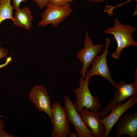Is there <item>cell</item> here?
Here are the masks:
<instances>
[{
    "mask_svg": "<svg viewBox=\"0 0 137 137\" xmlns=\"http://www.w3.org/2000/svg\"><path fill=\"white\" fill-rule=\"evenodd\" d=\"M52 119L53 126L51 134L53 137H66L71 132L68 119L64 108L59 101H56L51 106Z\"/></svg>",
    "mask_w": 137,
    "mask_h": 137,
    "instance_id": "obj_5",
    "label": "cell"
},
{
    "mask_svg": "<svg viewBox=\"0 0 137 137\" xmlns=\"http://www.w3.org/2000/svg\"><path fill=\"white\" fill-rule=\"evenodd\" d=\"M84 38V47L76 54V57L82 63L80 73L84 79L88 67L95 58L101 52L104 46L101 44L94 45L88 31L85 32Z\"/></svg>",
    "mask_w": 137,
    "mask_h": 137,
    "instance_id": "obj_7",
    "label": "cell"
},
{
    "mask_svg": "<svg viewBox=\"0 0 137 137\" xmlns=\"http://www.w3.org/2000/svg\"><path fill=\"white\" fill-rule=\"evenodd\" d=\"M129 99L123 104L113 109L106 117L101 119V123L106 129L105 137H107L119 118L127 110L134 106L137 103V95L130 97Z\"/></svg>",
    "mask_w": 137,
    "mask_h": 137,
    "instance_id": "obj_10",
    "label": "cell"
},
{
    "mask_svg": "<svg viewBox=\"0 0 137 137\" xmlns=\"http://www.w3.org/2000/svg\"><path fill=\"white\" fill-rule=\"evenodd\" d=\"M14 24L26 30L30 29L32 26L33 19L31 11L27 7L15 10L13 16Z\"/></svg>",
    "mask_w": 137,
    "mask_h": 137,
    "instance_id": "obj_13",
    "label": "cell"
},
{
    "mask_svg": "<svg viewBox=\"0 0 137 137\" xmlns=\"http://www.w3.org/2000/svg\"><path fill=\"white\" fill-rule=\"evenodd\" d=\"M46 7L41 14V20L38 23L39 26L45 27L51 24L56 27L73 11L69 4L60 6L49 2Z\"/></svg>",
    "mask_w": 137,
    "mask_h": 137,
    "instance_id": "obj_4",
    "label": "cell"
},
{
    "mask_svg": "<svg viewBox=\"0 0 137 137\" xmlns=\"http://www.w3.org/2000/svg\"><path fill=\"white\" fill-rule=\"evenodd\" d=\"M40 9L46 6L49 2L50 0H33Z\"/></svg>",
    "mask_w": 137,
    "mask_h": 137,
    "instance_id": "obj_16",
    "label": "cell"
},
{
    "mask_svg": "<svg viewBox=\"0 0 137 137\" xmlns=\"http://www.w3.org/2000/svg\"></svg>",
    "mask_w": 137,
    "mask_h": 137,
    "instance_id": "obj_25",
    "label": "cell"
},
{
    "mask_svg": "<svg viewBox=\"0 0 137 137\" xmlns=\"http://www.w3.org/2000/svg\"><path fill=\"white\" fill-rule=\"evenodd\" d=\"M115 134L117 137L124 134H128L130 137L137 136V112H126L119 119Z\"/></svg>",
    "mask_w": 137,
    "mask_h": 137,
    "instance_id": "obj_12",
    "label": "cell"
},
{
    "mask_svg": "<svg viewBox=\"0 0 137 137\" xmlns=\"http://www.w3.org/2000/svg\"><path fill=\"white\" fill-rule=\"evenodd\" d=\"M8 53V51L7 49L0 46V60L6 56Z\"/></svg>",
    "mask_w": 137,
    "mask_h": 137,
    "instance_id": "obj_18",
    "label": "cell"
},
{
    "mask_svg": "<svg viewBox=\"0 0 137 137\" xmlns=\"http://www.w3.org/2000/svg\"><path fill=\"white\" fill-rule=\"evenodd\" d=\"M106 44L104 50L100 56H96L92 62L91 69L87 70L85 76L90 79L94 75L100 76L109 81L113 87L116 88V83L112 78L107 63V56L109 52V48L111 40L108 37L106 39Z\"/></svg>",
    "mask_w": 137,
    "mask_h": 137,
    "instance_id": "obj_6",
    "label": "cell"
},
{
    "mask_svg": "<svg viewBox=\"0 0 137 137\" xmlns=\"http://www.w3.org/2000/svg\"><path fill=\"white\" fill-rule=\"evenodd\" d=\"M90 1L97 3H101L104 2L105 0H88Z\"/></svg>",
    "mask_w": 137,
    "mask_h": 137,
    "instance_id": "obj_23",
    "label": "cell"
},
{
    "mask_svg": "<svg viewBox=\"0 0 137 137\" xmlns=\"http://www.w3.org/2000/svg\"><path fill=\"white\" fill-rule=\"evenodd\" d=\"M90 80L87 77L84 79L81 76L79 80V87L72 91L77 97L74 105L79 113L83 107L91 111H98L102 108L98 97L93 96L90 92L88 87Z\"/></svg>",
    "mask_w": 137,
    "mask_h": 137,
    "instance_id": "obj_2",
    "label": "cell"
},
{
    "mask_svg": "<svg viewBox=\"0 0 137 137\" xmlns=\"http://www.w3.org/2000/svg\"><path fill=\"white\" fill-rule=\"evenodd\" d=\"M79 114L85 126L92 131L94 137H105L106 129L101 123L98 111H91L83 107Z\"/></svg>",
    "mask_w": 137,
    "mask_h": 137,
    "instance_id": "obj_11",
    "label": "cell"
},
{
    "mask_svg": "<svg viewBox=\"0 0 137 137\" xmlns=\"http://www.w3.org/2000/svg\"><path fill=\"white\" fill-rule=\"evenodd\" d=\"M64 109L69 122L73 125L78 137H94L92 131L85 125L77 111L74 104L68 96L64 95Z\"/></svg>",
    "mask_w": 137,
    "mask_h": 137,
    "instance_id": "obj_8",
    "label": "cell"
},
{
    "mask_svg": "<svg viewBox=\"0 0 137 137\" xmlns=\"http://www.w3.org/2000/svg\"><path fill=\"white\" fill-rule=\"evenodd\" d=\"M114 25L104 30L103 32L105 34L113 35L117 44L115 50L112 54L113 58L120 59L122 51L125 48L131 46H137V42L133 39V34L136 30V27L122 23L117 18L114 21Z\"/></svg>",
    "mask_w": 137,
    "mask_h": 137,
    "instance_id": "obj_1",
    "label": "cell"
},
{
    "mask_svg": "<svg viewBox=\"0 0 137 137\" xmlns=\"http://www.w3.org/2000/svg\"><path fill=\"white\" fill-rule=\"evenodd\" d=\"M11 0H0V25L4 21L7 19L13 21V6Z\"/></svg>",
    "mask_w": 137,
    "mask_h": 137,
    "instance_id": "obj_14",
    "label": "cell"
},
{
    "mask_svg": "<svg viewBox=\"0 0 137 137\" xmlns=\"http://www.w3.org/2000/svg\"><path fill=\"white\" fill-rule=\"evenodd\" d=\"M30 102L40 112H43L52 119L50 98L46 88L42 85H37L30 90L29 94Z\"/></svg>",
    "mask_w": 137,
    "mask_h": 137,
    "instance_id": "obj_9",
    "label": "cell"
},
{
    "mask_svg": "<svg viewBox=\"0 0 137 137\" xmlns=\"http://www.w3.org/2000/svg\"><path fill=\"white\" fill-rule=\"evenodd\" d=\"M0 117H2L8 119H9L8 118L5 117V116H4L2 115H0Z\"/></svg>",
    "mask_w": 137,
    "mask_h": 137,
    "instance_id": "obj_24",
    "label": "cell"
},
{
    "mask_svg": "<svg viewBox=\"0 0 137 137\" xmlns=\"http://www.w3.org/2000/svg\"><path fill=\"white\" fill-rule=\"evenodd\" d=\"M68 136H69L70 137H77L76 133H75L74 132H73L72 133L70 132Z\"/></svg>",
    "mask_w": 137,
    "mask_h": 137,
    "instance_id": "obj_22",
    "label": "cell"
},
{
    "mask_svg": "<svg viewBox=\"0 0 137 137\" xmlns=\"http://www.w3.org/2000/svg\"><path fill=\"white\" fill-rule=\"evenodd\" d=\"M135 80L128 84L121 81L116 84L117 87L114 90V98L106 107L99 112L101 118H104L108 113L122 104L127 98L134 95H137V71H135Z\"/></svg>",
    "mask_w": 137,
    "mask_h": 137,
    "instance_id": "obj_3",
    "label": "cell"
},
{
    "mask_svg": "<svg viewBox=\"0 0 137 137\" xmlns=\"http://www.w3.org/2000/svg\"><path fill=\"white\" fill-rule=\"evenodd\" d=\"M13 3V7L14 9L15 10L20 9L21 4L22 2H25L27 0H11Z\"/></svg>",
    "mask_w": 137,
    "mask_h": 137,
    "instance_id": "obj_17",
    "label": "cell"
},
{
    "mask_svg": "<svg viewBox=\"0 0 137 137\" xmlns=\"http://www.w3.org/2000/svg\"><path fill=\"white\" fill-rule=\"evenodd\" d=\"M15 136L9 134L3 129L0 130V137H16Z\"/></svg>",
    "mask_w": 137,
    "mask_h": 137,
    "instance_id": "obj_19",
    "label": "cell"
},
{
    "mask_svg": "<svg viewBox=\"0 0 137 137\" xmlns=\"http://www.w3.org/2000/svg\"><path fill=\"white\" fill-rule=\"evenodd\" d=\"M74 0H50L49 2L60 6H62L69 4Z\"/></svg>",
    "mask_w": 137,
    "mask_h": 137,
    "instance_id": "obj_15",
    "label": "cell"
},
{
    "mask_svg": "<svg viewBox=\"0 0 137 137\" xmlns=\"http://www.w3.org/2000/svg\"><path fill=\"white\" fill-rule=\"evenodd\" d=\"M11 60L12 58L10 57L7 58L5 63L2 64L0 65V69L7 65L11 61Z\"/></svg>",
    "mask_w": 137,
    "mask_h": 137,
    "instance_id": "obj_20",
    "label": "cell"
},
{
    "mask_svg": "<svg viewBox=\"0 0 137 137\" xmlns=\"http://www.w3.org/2000/svg\"><path fill=\"white\" fill-rule=\"evenodd\" d=\"M5 127V124L4 121L0 119V130L4 129Z\"/></svg>",
    "mask_w": 137,
    "mask_h": 137,
    "instance_id": "obj_21",
    "label": "cell"
}]
</instances>
